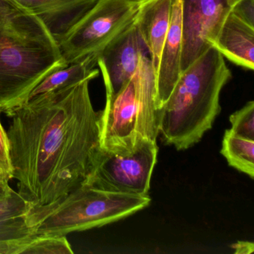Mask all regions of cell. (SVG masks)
I'll list each match as a JSON object with an SVG mask.
<instances>
[{"label": "cell", "instance_id": "23", "mask_svg": "<svg viewBox=\"0 0 254 254\" xmlns=\"http://www.w3.org/2000/svg\"><path fill=\"white\" fill-rule=\"evenodd\" d=\"M11 179V176L0 166V183H9Z\"/></svg>", "mask_w": 254, "mask_h": 254}, {"label": "cell", "instance_id": "21", "mask_svg": "<svg viewBox=\"0 0 254 254\" xmlns=\"http://www.w3.org/2000/svg\"><path fill=\"white\" fill-rule=\"evenodd\" d=\"M232 248L234 251L235 254H252L254 251V245L251 242H239L233 244Z\"/></svg>", "mask_w": 254, "mask_h": 254}, {"label": "cell", "instance_id": "22", "mask_svg": "<svg viewBox=\"0 0 254 254\" xmlns=\"http://www.w3.org/2000/svg\"><path fill=\"white\" fill-rule=\"evenodd\" d=\"M11 190L9 183H0V198L5 197Z\"/></svg>", "mask_w": 254, "mask_h": 254}, {"label": "cell", "instance_id": "8", "mask_svg": "<svg viewBox=\"0 0 254 254\" xmlns=\"http://www.w3.org/2000/svg\"><path fill=\"white\" fill-rule=\"evenodd\" d=\"M230 10L228 0H181L182 72L213 46Z\"/></svg>", "mask_w": 254, "mask_h": 254}, {"label": "cell", "instance_id": "3", "mask_svg": "<svg viewBox=\"0 0 254 254\" xmlns=\"http://www.w3.org/2000/svg\"><path fill=\"white\" fill-rule=\"evenodd\" d=\"M231 78L224 58L213 47L182 72L159 110V133L163 141L178 151L200 141L221 112V90Z\"/></svg>", "mask_w": 254, "mask_h": 254}, {"label": "cell", "instance_id": "17", "mask_svg": "<svg viewBox=\"0 0 254 254\" xmlns=\"http://www.w3.org/2000/svg\"><path fill=\"white\" fill-rule=\"evenodd\" d=\"M74 251L66 236L35 235L25 247V254H66Z\"/></svg>", "mask_w": 254, "mask_h": 254}, {"label": "cell", "instance_id": "5", "mask_svg": "<svg viewBox=\"0 0 254 254\" xmlns=\"http://www.w3.org/2000/svg\"><path fill=\"white\" fill-rule=\"evenodd\" d=\"M147 195L125 194L83 184L50 210L27 218L35 235L66 236L120 221L147 207Z\"/></svg>", "mask_w": 254, "mask_h": 254}, {"label": "cell", "instance_id": "9", "mask_svg": "<svg viewBox=\"0 0 254 254\" xmlns=\"http://www.w3.org/2000/svg\"><path fill=\"white\" fill-rule=\"evenodd\" d=\"M97 56L106 95H113L133 75L139 58L149 53L134 20Z\"/></svg>", "mask_w": 254, "mask_h": 254}, {"label": "cell", "instance_id": "18", "mask_svg": "<svg viewBox=\"0 0 254 254\" xmlns=\"http://www.w3.org/2000/svg\"><path fill=\"white\" fill-rule=\"evenodd\" d=\"M232 133L248 139H254V102L246 105L230 117Z\"/></svg>", "mask_w": 254, "mask_h": 254}, {"label": "cell", "instance_id": "25", "mask_svg": "<svg viewBox=\"0 0 254 254\" xmlns=\"http://www.w3.org/2000/svg\"><path fill=\"white\" fill-rule=\"evenodd\" d=\"M238 1H239V0H228L229 5H230V7H232L234 4H236Z\"/></svg>", "mask_w": 254, "mask_h": 254}, {"label": "cell", "instance_id": "24", "mask_svg": "<svg viewBox=\"0 0 254 254\" xmlns=\"http://www.w3.org/2000/svg\"><path fill=\"white\" fill-rule=\"evenodd\" d=\"M8 2H9V0H0V12L6 6Z\"/></svg>", "mask_w": 254, "mask_h": 254}, {"label": "cell", "instance_id": "12", "mask_svg": "<svg viewBox=\"0 0 254 254\" xmlns=\"http://www.w3.org/2000/svg\"><path fill=\"white\" fill-rule=\"evenodd\" d=\"M172 0H140L135 22L149 53L157 74L163 44L172 17Z\"/></svg>", "mask_w": 254, "mask_h": 254}, {"label": "cell", "instance_id": "13", "mask_svg": "<svg viewBox=\"0 0 254 254\" xmlns=\"http://www.w3.org/2000/svg\"><path fill=\"white\" fill-rule=\"evenodd\" d=\"M212 47L235 64L254 69V27L239 19L231 10Z\"/></svg>", "mask_w": 254, "mask_h": 254}, {"label": "cell", "instance_id": "4", "mask_svg": "<svg viewBox=\"0 0 254 254\" xmlns=\"http://www.w3.org/2000/svg\"><path fill=\"white\" fill-rule=\"evenodd\" d=\"M158 135L156 75L149 56H141L130 79L115 94L106 95L101 111L100 148L127 155L145 141L157 142Z\"/></svg>", "mask_w": 254, "mask_h": 254}, {"label": "cell", "instance_id": "6", "mask_svg": "<svg viewBox=\"0 0 254 254\" xmlns=\"http://www.w3.org/2000/svg\"><path fill=\"white\" fill-rule=\"evenodd\" d=\"M140 0H99L78 24L58 44L66 65L98 56L130 26Z\"/></svg>", "mask_w": 254, "mask_h": 254}, {"label": "cell", "instance_id": "20", "mask_svg": "<svg viewBox=\"0 0 254 254\" xmlns=\"http://www.w3.org/2000/svg\"><path fill=\"white\" fill-rule=\"evenodd\" d=\"M1 114V110H0ZM0 166L12 178V169L9 157V145L6 131L0 120ZM13 179V178H12Z\"/></svg>", "mask_w": 254, "mask_h": 254}, {"label": "cell", "instance_id": "1", "mask_svg": "<svg viewBox=\"0 0 254 254\" xmlns=\"http://www.w3.org/2000/svg\"><path fill=\"white\" fill-rule=\"evenodd\" d=\"M92 80L41 95L8 116L11 174L31 206L28 218L54 207L88 176L100 148L101 111L92 104Z\"/></svg>", "mask_w": 254, "mask_h": 254}, {"label": "cell", "instance_id": "7", "mask_svg": "<svg viewBox=\"0 0 254 254\" xmlns=\"http://www.w3.org/2000/svg\"><path fill=\"white\" fill-rule=\"evenodd\" d=\"M158 154L157 142L145 141L127 155L97 150L84 184L99 190L147 195Z\"/></svg>", "mask_w": 254, "mask_h": 254}, {"label": "cell", "instance_id": "15", "mask_svg": "<svg viewBox=\"0 0 254 254\" xmlns=\"http://www.w3.org/2000/svg\"><path fill=\"white\" fill-rule=\"evenodd\" d=\"M97 56H88L81 62L68 65L66 67L53 72L31 92L27 101L67 86L78 84L87 78L94 79L99 75V69L95 68L97 65Z\"/></svg>", "mask_w": 254, "mask_h": 254}, {"label": "cell", "instance_id": "19", "mask_svg": "<svg viewBox=\"0 0 254 254\" xmlns=\"http://www.w3.org/2000/svg\"><path fill=\"white\" fill-rule=\"evenodd\" d=\"M231 11L239 19L254 27V0H239L231 7Z\"/></svg>", "mask_w": 254, "mask_h": 254}, {"label": "cell", "instance_id": "10", "mask_svg": "<svg viewBox=\"0 0 254 254\" xmlns=\"http://www.w3.org/2000/svg\"><path fill=\"white\" fill-rule=\"evenodd\" d=\"M35 14L59 44L99 0H15Z\"/></svg>", "mask_w": 254, "mask_h": 254}, {"label": "cell", "instance_id": "11", "mask_svg": "<svg viewBox=\"0 0 254 254\" xmlns=\"http://www.w3.org/2000/svg\"><path fill=\"white\" fill-rule=\"evenodd\" d=\"M182 26L181 0H172L170 26L163 44L156 74L157 109H161L172 93L181 73Z\"/></svg>", "mask_w": 254, "mask_h": 254}, {"label": "cell", "instance_id": "16", "mask_svg": "<svg viewBox=\"0 0 254 254\" xmlns=\"http://www.w3.org/2000/svg\"><path fill=\"white\" fill-rule=\"evenodd\" d=\"M221 154L227 163L239 172L254 178V139H248L226 130Z\"/></svg>", "mask_w": 254, "mask_h": 254}, {"label": "cell", "instance_id": "14", "mask_svg": "<svg viewBox=\"0 0 254 254\" xmlns=\"http://www.w3.org/2000/svg\"><path fill=\"white\" fill-rule=\"evenodd\" d=\"M29 203L15 190L0 198V246L28 243L35 236L28 224Z\"/></svg>", "mask_w": 254, "mask_h": 254}, {"label": "cell", "instance_id": "2", "mask_svg": "<svg viewBox=\"0 0 254 254\" xmlns=\"http://www.w3.org/2000/svg\"><path fill=\"white\" fill-rule=\"evenodd\" d=\"M59 45L32 11L9 0L0 12V110L9 116L49 75L66 67Z\"/></svg>", "mask_w": 254, "mask_h": 254}]
</instances>
